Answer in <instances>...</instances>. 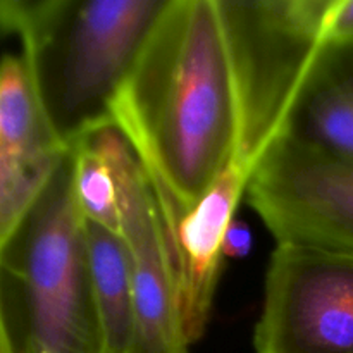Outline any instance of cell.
<instances>
[{"mask_svg":"<svg viewBox=\"0 0 353 353\" xmlns=\"http://www.w3.org/2000/svg\"><path fill=\"white\" fill-rule=\"evenodd\" d=\"M168 233L240 161V76L223 0H168L112 103Z\"/></svg>","mask_w":353,"mask_h":353,"instance_id":"cell-1","label":"cell"},{"mask_svg":"<svg viewBox=\"0 0 353 353\" xmlns=\"http://www.w3.org/2000/svg\"><path fill=\"white\" fill-rule=\"evenodd\" d=\"M168 0H0L38 100L69 148L114 126L112 103Z\"/></svg>","mask_w":353,"mask_h":353,"instance_id":"cell-2","label":"cell"},{"mask_svg":"<svg viewBox=\"0 0 353 353\" xmlns=\"http://www.w3.org/2000/svg\"><path fill=\"white\" fill-rule=\"evenodd\" d=\"M0 352L107 353L72 148L0 243Z\"/></svg>","mask_w":353,"mask_h":353,"instance_id":"cell-3","label":"cell"},{"mask_svg":"<svg viewBox=\"0 0 353 353\" xmlns=\"http://www.w3.org/2000/svg\"><path fill=\"white\" fill-rule=\"evenodd\" d=\"M255 353H353V252L276 243Z\"/></svg>","mask_w":353,"mask_h":353,"instance_id":"cell-4","label":"cell"},{"mask_svg":"<svg viewBox=\"0 0 353 353\" xmlns=\"http://www.w3.org/2000/svg\"><path fill=\"white\" fill-rule=\"evenodd\" d=\"M245 196L276 243L353 252V165L279 138L255 162Z\"/></svg>","mask_w":353,"mask_h":353,"instance_id":"cell-5","label":"cell"},{"mask_svg":"<svg viewBox=\"0 0 353 353\" xmlns=\"http://www.w3.org/2000/svg\"><path fill=\"white\" fill-rule=\"evenodd\" d=\"M116 174L121 234L133 268L134 336L130 353H188L168 228L154 186L116 126L93 134Z\"/></svg>","mask_w":353,"mask_h":353,"instance_id":"cell-6","label":"cell"},{"mask_svg":"<svg viewBox=\"0 0 353 353\" xmlns=\"http://www.w3.org/2000/svg\"><path fill=\"white\" fill-rule=\"evenodd\" d=\"M71 148L45 114L21 55L0 59V243L23 219Z\"/></svg>","mask_w":353,"mask_h":353,"instance_id":"cell-7","label":"cell"},{"mask_svg":"<svg viewBox=\"0 0 353 353\" xmlns=\"http://www.w3.org/2000/svg\"><path fill=\"white\" fill-rule=\"evenodd\" d=\"M252 171L250 165L234 161L169 233L179 314L190 347L209 324L224 261V238L247 195Z\"/></svg>","mask_w":353,"mask_h":353,"instance_id":"cell-8","label":"cell"},{"mask_svg":"<svg viewBox=\"0 0 353 353\" xmlns=\"http://www.w3.org/2000/svg\"><path fill=\"white\" fill-rule=\"evenodd\" d=\"M281 138L353 165V41H326L314 54Z\"/></svg>","mask_w":353,"mask_h":353,"instance_id":"cell-9","label":"cell"},{"mask_svg":"<svg viewBox=\"0 0 353 353\" xmlns=\"http://www.w3.org/2000/svg\"><path fill=\"white\" fill-rule=\"evenodd\" d=\"M90 265L107 353H130L134 336L131 255L123 234L86 223Z\"/></svg>","mask_w":353,"mask_h":353,"instance_id":"cell-10","label":"cell"},{"mask_svg":"<svg viewBox=\"0 0 353 353\" xmlns=\"http://www.w3.org/2000/svg\"><path fill=\"white\" fill-rule=\"evenodd\" d=\"M72 148L74 196L86 223L121 234L117 181L110 162L95 138L88 137Z\"/></svg>","mask_w":353,"mask_h":353,"instance_id":"cell-11","label":"cell"},{"mask_svg":"<svg viewBox=\"0 0 353 353\" xmlns=\"http://www.w3.org/2000/svg\"><path fill=\"white\" fill-rule=\"evenodd\" d=\"M326 38L333 43L353 41V0H330Z\"/></svg>","mask_w":353,"mask_h":353,"instance_id":"cell-12","label":"cell"},{"mask_svg":"<svg viewBox=\"0 0 353 353\" xmlns=\"http://www.w3.org/2000/svg\"><path fill=\"white\" fill-rule=\"evenodd\" d=\"M252 248V233L243 223L234 219L224 238V259H241Z\"/></svg>","mask_w":353,"mask_h":353,"instance_id":"cell-13","label":"cell"},{"mask_svg":"<svg viewBox=\"0 0 353 353\" xmlns=\"http://www.w3.org/2000/svg\"><path fill=\"white\" fill-rule=\"evenodd\" d=\"M0 353H2V352H0Z\"/></svg>","mask_w":353,"mask_h":353,"instance_id":"cell-14","label":"cell"}]
</instances>
